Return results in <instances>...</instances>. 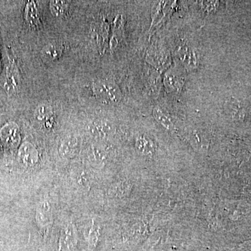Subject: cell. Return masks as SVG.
I'll list each match as a JSON object with an SVG mask.
<instances>
[{
    "label": "cell",
    "mask_w": 251,
    "mask_h": 251,
    "mask_svg": "<svg viewBox=\"0 0 251 251\" xmlns=\"http://www.w3.org/2000/svg\"><path fill=\"white\" fill-rule=\"evenodd\" d=\"M36 221L41 228L49 227L52 222V211L50 203L43 201L36 208Z\"/></svg>",
    "instance_id": "cell-4"
},
{
    "label": "cell",
    "mask_w": 251,
    "mask_h": 251,
    "mask_svg": "<svg viewBox=\"0 0 251 251\" xmlns=\"http://www.w3.org/2000/svg\"><path fill=\"white\" fill-rule=\"evenodd\" d=\"M0 137L7 146H16L19 140L17 125L10 123L5 126L0 130Z\"/></svg>",
    "instance_id": "cell-8"
},
{
    "label": "cell",
    "mask_w": 251,
    "mask_h": 251,
    "mask_svg": "<svg viewBox=\"0 0 251 251\" xmlns=\"http://www.w3.org/2000/svg\"><path fill=\"white\" fill-rule=\"evenodd\" d=\"M166 83L171 90H179L180 87V78L173 74H168L166 78Z\"/></svg>",
    "instance_id": "cell-18"
},
{
    "label": "cell",
    "mask_w": 251,
    "mask_h": 251,
    "mask_svg": "<svg viewBox=\"0 0 251 251\" xmlns=\"http://www.w3.org/2000/svg\"><path fill=\"white\" fill-rule=\"evenodd\" d=\"M77 244L76 228L73 224H67L61 231L59 251H74Z\"/></svg>",
    "instance_id": "cell-2"
},
{
    "label": "cell",
    "mask_w": 251,
    "mask_h": 251,
    "mask_svg": "<svg viewBox=\"0 0 251 251\" xmlns=\"http://www.w3.org/2000/svg\"><path fill=\"white\" fill-rule=\"evenodd\" d=\"M18 75L15 68L10 67L7 73V81H6V86H7L8 90L13 92L16 91L18 87Z\"/></svg>",
    "instance_id": "cell-17"
},
{
    "label": "cell",
    "mask_w": 251,
    "mask_h": 251,
    "mask_svg": "<svg viewBox=\"0 0 251 251\" xmlns=\"http://www.w3.org/2000/svg\"><path fill=\"white\" fill-rule=\"evenodd\" d=\"M72 176L74 181L80 187L87 188L90 186L91 182L90 175L87 171H85L84 169L73 171Z\"/></svg>",
    "instance_id": "cell-10"
},
{
    "label": "cell",
    "mask_w": 251,
    "mask_h": 251,
    "mask_svg": "<svg viewBox=\"0 0 251 251\" xmlns=\"http://www.w3.org/2000/svg\"><path fill=\"white\" fill-rule=\"evenodd\" d=\"M153 113H154V116L156 117V120L162 125L164 126L165 127L168 128L173 127V122H171V119L170 118L168 113H166V112H165L159 108H155Z\"/></svg>",
    "instance_id": "cell-16"
},
{
    "label": "cell",
    "mask_w": 251,
    "mask_h": 251,
    "mask_svg": "<svg viewBox=\"0 0 251 251\" xmlns=\"http://www.w3.org/2000/svg\"><path fill=\"white\" fill-rule=\"evenodd\" d=\"M88 132L94 138L105 139L111 135L112 126L111 124L105 120H94L88 126Z\"/></svg>",
    "instance_id": "cell-3"
},
{
    "label": "cell",
    "mask_w": 251,
    "mask_h": 251,
    "mask_svg": "<svg viewBox=\"0 0 251 251\" xmlns=\"http://www.w3.org/2000/svg\"><path fill=\"white\" fill-rule=\"evenodd\" d=\"M93 91L97 98L106 103H117L122 99L120 89L110 81L99 80L95 82Z\"/></svg>",
    "instance_id": "cell-1"
},
{
    "label": "cell",
    "mask_w": 251,
    "mask_h": 251,
    "mask_svg": "<svg viewBox=\"0 0 251 251\" xmlns=\"http://www.w3.org/2000/svg\"><path fill=\"white\" fill-rule=\"evenodd\" d=\"M19 157L23 164L33 166L39 161V153L36 148L30 143L23 144L19 151Z\"/></svg>",
    "instance_id": "cell-6"
},
{
    "label": "cell",
    "mask_w": 251,
    "mask_h": 251,
    "mask_svg": "<svg viewBox=\"0 0 251 251\" xmlns=\"http://www.w3.org/2000/svg\"><path fill=\"white\" fill-rule=\"evenodd\" d=\"M67 2L64 1H52L50 3L51 13L55 17H60L65 14L67 9Z\"/></svg>",
    "instance_id": "cell-14"
},
{
    "label": "cell",
    "mask_w": 251,
    "mask_h": 251,
    "mask_svg": "<svg viewBox=\"0 0 251 251\" xmlns=\"http://www.w3.org/2000/svg\"><path fill=\"white\" fill-rule=\"evenodd\" d=\"M52 115V109L47 103H43L37 107L34 112V115L39 121H46Z\"/></svg>",
    "instance_id": "cell-12"
},
{
    "label": "cell",
    "mask_w": 251,
    "mask_h": 251,
    "mask_svg": "<svg viewBox=\"0 0 251 251\" xmlns=\"http://www.w3.org/2000/svg\"><path fill=\"white\" fill-rule=\"evenodd\" d=\"M87 157L91 166L100 168L105 162L106 155L103 148L99 145H93L87 150Z\"/></svg>",
    "instance_id": "cell-7"
},
{
    "label": "cell",
    "mask_w": 251,
    "mask_h": 251,
    "mask_svg": "<svg viewBox=\"0 0 251 251\" xmlns=\"http://www.w3.org/2000/svg\"><path fill=\"white\" fill-rule=\"evenodd\" d=\"M62 47L57 44H50L46 46L41 51L43 57L49 60H55L62 56Z\"/></svg>",
    "instance_id": "cell-9"
},
{
    "label": "cell",
    "mask_w": 251,
    "mask_h": 251,
    "mask_svg": "<svg viewBox=\"0 0 251 251\" xmlns=\"http://www.w3.org/2000/svg\"><path fill=\"white\" fill-rule=\"evenodd\" d=\"M135 147H136V150L143 154H150L152 152V144L146 137H139L136 140Z\"/></svg>",
    "instance_id": "cell-13"
},
{
    "label": "cell",
    "mask_w": 251,
    "mask_h": 251,
    "mask_svg": "<svg viewBox=\"0 0 251 251\" xmlns=\"http://www.w3.org/2000/svg\"><path fill=\"white\" fill-rule=\"evenodd\" d=\"M183 54L181 55V59L186 64V67H191V66H195L196 64V57L194 52L185 50Z\"/></svg>",
    "instance_id": "cell-19"
},
{
    "label": "cell",
    "mask_w": 251,
    "mask_h": 251,
    "mask_svg": "<svg viewBox=\"0 0 251 251\" xmlns=\"http://www.w3.org/2000/svg\"><path fill=\"white\" fill-rule=\"evenodd\" d=\"M78 148V141L75 137L68 135L60 142L59 152L64 158H72L75 156Z\"/></svg>",
    "instance_id": "cell-5"
},
{
    "label": "cell",
    "mask_w": 251,
    "mask_h": 251,
    "mask_svg": "<svg viewBox=\"0 0 251 251\" xmlns=\"http://www.w3.org/2000/svg\"><path fill=\"white\" fill-rule=\"evenodd\" d=\"M26 18L31 25H35L39 23V11L34 1H31L27 5Z\"/></svg>",
    "instance_id": "cell-15"
},
{
    "label": "cell",
    "mask_w": 251,
    "mask_h": 251,
    "mask_svg": "<svg viewBox=\"0 0 251 251\" xmlns=\"http://www.w3.org/2000/svg\"><path fill=\"white\" fill-rule=\"evenodd\" d=\"M99 237H100V227L96 225L94 220H93L92 227L89 230L88 236H87L89 251L95 250L96 247L98 244Z\"/></svg>",
    "instance_id": "cell-11"
}]
</instances>
